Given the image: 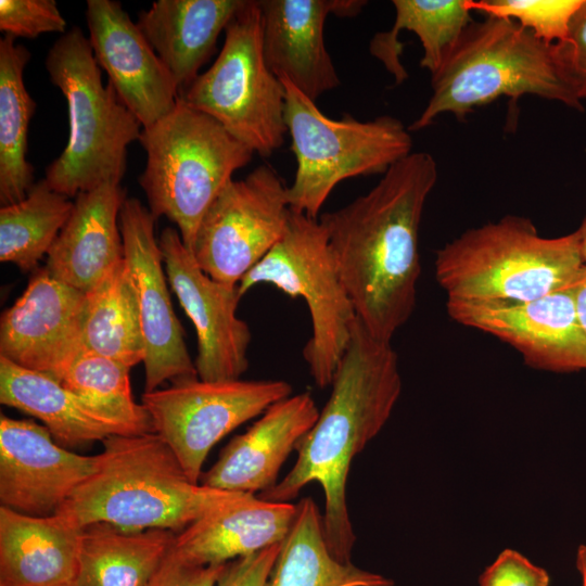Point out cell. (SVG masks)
<instances>
[{
	"instance_id": "obj_1",
	"label": "cell",
	"mask_w": 586,
	"mask_h": 586,
	"mask_svg": "<svg viewBox=\"0 0 586 586\" xmlns=\"http://www.w3.org/2000/svg\"><path fill=\"white\" fill-rule=\"evenodd\" d=\"M436 180L434 157L411 152L369 192L318 218L356 316L379 340L391 342L416 308L419 228Z\"/></svg>"
},
{
	"instance_id": "obj_2",
	"label": "cell",
	"mask_w": 586,
	"mask_h": 586,
	"mask_svg": "<svg viewBox=\"0 0 586 586\" xmlns=\"http://www.w3.org/2000/svg\"><path fill=\"white\" fill-rule=\"evenodd\" d=\"M331 385L328 402L295 448V464L257 497L290 502L308 483H319L327 547L336 560L351 563L356 540L346 500L351 463L385 425L402 392L391 342L374 337L357 318Z\"/></svg>"
},
{
	"instance_id": "obj_3",
	"label": "cell",
	"mask_w": 586,
	"mask_h": 586,
	"mask_svg": "<svg viewBox=\"0 0 586 586\" xmlns=\"http://www.w3.org/2000/svg\"><path fill=\"white\" fill-rule=\"evenodd\" d=\"M102 443L97 470L55 512L78 528L103 523L179 533L247 494L193 483L155 432L112 435Z\"/></svg>"
},
{
	"instance_id": "obj_4",
	"label": "cell",
	"mask_w": 586,
	"mask_h": 586,
	"mask_svg": "<svg viewBox=\"0 0 586 586\" xmlns=\"http://www.w3.org/2000/svg\"><path fill=\"white\" fill-rule=\"evenodd\" d=\"M585 263L577 230L545 238L526 217L468 229L436 253L435 277L455 301H532L565 289Z\"/></svg>"
},
{
	"instance_id": "obj_5",
	"label": "cell",
	"mask_w": 586,
	"mask_h": 586,
	"mask_svg": "<svg viewBox=\"0 0 586 586\" xmlns=\"http://www.w3.org/2000/svg\"><path fill=\"white\" fill-rule=\"evenodd\" d=\"M432 95L409 131L429 127L444 113L458 120L500 97L525 94L583 111L562 80L551 44L511 20L486 16L468 25L440 68L431 75Z\"/></svg>"
},
{
	"instance_id": "obj_6",
	"label": "cell",
	"mask_w": 586,
	"mask_h": 586,
	"mask_svg": "<svg viewBox=\"0 0 586 586\" xmlns=\"http://www.w3.org/2000/svg\"><path fill=\"white\" fill-rule=\"evenodd\" d=\"M46 69L66 100L69 136L63 152L47 167L44 180L69 199L107 181L120 182L128 146L139 140L142 125L113 86L103 85L89 39L79 27L53 43Z\"/></svg>"
},
{
	"instance_id": "obj_7",
	"label": "cell",
	"mask_w": 586,
	"mask_h": 586,
	"mask_svg": "<svg viewBox=\"0 0 586 586\" xmlns=\"http://www.w3.org/2000/svg\"><path fill=\"white\" fill-rule=\"evenodd\" d=\"M139 142L146 152L138 180L148 208L155 219L173 221L190 251L205 212L254 152L180 98L171 112L142 128Z\"/></svg>"
},
{
	"instance_id": "obj_8",
	"label": "cell",
	"mask_w": 586,
	"mask_h": 586,
	"mask_svg": "<svg viewBox=\"0 0 586 586\" xmlns=\"http://www.w3.org/2000/svg\"><path fill=\"white\" fill-rule=\"evenodd\" d=\"M284 119L296 158L294 180L288 187L293 212L318 219L332 190L343 180L384 174L409 155L412 138L396 117L361 122L349 114L334 119L286 78Z\"/></svg>"
},
{
	"instance_id": "obj_9",
	"label": "cell",
	"mask_w": 586,
	"mask_h": 586,
	"mask_svg": "<svg viewBox=\"0 0 586 586\" xmlns=\"http://www.w3.org/2000/svg\"><path fill=\"white\" fill-rule=\"evenodd\" d=\"M258 284L305 301L311 335L303 358L317 386L331 385L357 316L319 219L291 209L283 237L242 278L239 292L243 296Z\"/></svg>"
},
{
	"instance_id": "obj_10",
	"label": "cell",
	"mask_w": 586,
	"mask_h": 586,
	"mask_svg": "<svg viewBox=\"0 0 586 586\" xmlns=\"http://www.w3.org/2000/svg\"><path fill=\"white\" fill-rule=\"evenodd\" d=\"M179 98L215 118L263 157L283 144L285 90L264 59L258 0L244 1L225 29L224 46L213 65Z\"/></svg>"
},
{
	"instance_id": "obj_11",
	"label": "cell",
	"mask_w": 586,
	"mask_h": 586,
	"mask_svg": "<svg viewBox=\"0 0 586 586\" xmlns=\"http://www.w3.org/2000/svg\"><path fill=\"white\" fill-rule=\"evenodd\" d=\"M292 392L283 380L196 378L144 392L141 404L188 477L200 483L204 461L222 437Z\"/></svg>"
},
{
	"instance_id": "obj_12",
	"label": "cell",
	"mask_w": 586,
	"mask_h": 586,
	"mask_svg": "<svg viewBox=\"0 0 586 586\" xmlns=\"http://www.w3.org/2000/svg\"><path fill=\"white\" fill-rule=\"evenodd\" d=\"M290 214L288 187L271 167L258 166L212 202L190 252L211 278L238 285L283 237Z\"/></svg>"
},
{
	"instance_id": "obj_13",
	"label": "cell",
	"mask_w": 586,
	"mask_h": 586,
	"mask_svg": "<svg viewBox=\"0 0 586 586\" xmlns=\"http://www.w3.org/2000/svg\"><path fill=\"white\" fill-rule=\"evenodd\" d=\"M574 284L523 302L447 300L446 309L456 322L514 347L535 369L578 372L586 370V336L577 317Z\"/></svg>"
},
{
	"instance_id": "obj_14",
	"label": "cell",
	"mask_w": 586,
	"mask_h": 586,
	"mask_svg": "<svg viewBox=\"0 0 586 586\" xmlns=\"http://www.w3.org/2000/svg\"><path fill=\"white\" fill-rule=\"evenodd\" d=\"M158 244L169 285L196 331L198 377L205 381L241 379L250 365L252 333L237 316L242 297L239 286L205 273L177 229L165 228Z\"/></svg>"
},
{
	"instance_id": "obj_15",
	"label": "cell",
	"mask_w": 586,
	"mask_h": 586,
	"mask_svg": "<svg viewBox=\"0 0 586 586\" xmlns=\"http://www.w3.org/2000/svg\"><path fill=\"white\" fill-rule=\"evenodd\" d=\"M155 220L138 199L127 198L123 203L124 257L136 283L145 344L144 392L157 390L166 381L199 378L171 304Z\"/></svg>"
},
{
	"instance_id": "obj_16",
	"label": "cell",
	"mask_w": 586,
	"mask_h": 586,
	"mask_svg": "<svg viewBox=\"0 0 586 586\" xmlns=\"http://www.w3.org/2000/svg\"><path fill=\"white\" fill-rule=\"evenodd\" d=\"M85 305L86 293L38 269L1 315L0 356L61 382L82 353Z\"/></svg>"
},
{
	"instance_id": "obj_17",
	"label": "cell",
	"mask_w": 586,
	"mask_h": 586,
	"mask_svg": "<svg viewBox=\"0 0 586 586\" xmlns=\"http://www.w3.org/2000/svg\"><path fill=\"white\" fill-rule=\"evenodd\" d=\"M98 455L67 450L44 425L0 417V502L33 517H50L98 467Z\"/></svg>"
},
{
	"instance_id": "obj_18",
	"label": "cell",
	"mask_w": 586,
	"mask_h": 586,
	"mask_svg": "<svg viewBox=\"0 0 586 586\" xmlns=\"http://www.w3.org/2000/svg\"><path fill=\"white\" fill-rule=\"evenodd\" d=\"M86 18L98 65L142 128L171 112L179 88L120 2L88 0Z\"/></svg>"
},
{
	"instance_id": "obj_19",
	"label": "cell",
	"mask_w": 586,
	"mask_h": 586,
	"mask_svg": "<svg viewBox=\"0 0 586 586\" xmlns=\"http://www.w3.org/2000/svg\"><path fill=\"white\" fill-rule=\"evenodd\" d=\"M262 12L263 52L268 68L286 78L316 102L335 89L340 78L324 43L330 14L351 17L360 0H258Z\"/></svg>"
},
{
	"instance_id": "obj_20",
	"label": "cell",
	"mask_w": 586,
	"mask_h": 586,
	"mask_svg": "<svg viewBox=\"0 0 586 586\" xmlns=\"http://www.w3.org/2000/svg\"><path fill=\"white\" fill-rule=\"evenodd\" d=\"M319 409L304 392L270 406L243 434L234 436L200 483L220 491L259 494L277 483L279 471L311 429Z\"/></svg>"
},
{
	"instance_id": "obj_21",
	"label": "cell",
	"mask_w": 586,
	"mask_h": 586,
	"mask_svg": "<svg viewBox=\"0 0 586 586\" xmlns=\"http://www.w3.org/2000/svg\"><path fill=\"white\" fill-rule=\"evenodd\" d=\"M126 199L117 181L80 192L47 254V271L84 293L93 289L124 258L119 213Z\"/></svg>"
},
{
	"instance_id": "obj_22",
	"label": "cell",
	"mask_w": 586,
	"mask_h": 586,
	"mask_svg": "<svg viewBox=\"0 0 586 586\" xmlns=\"http://www.w3.org/2000/svg\"><path fill=\"white\" fill-rule=\"evenodd\" d=\"M82 528L0 506V586H74Z\"/></svg>"
},
{
	"instance_id": "obj_23",
	"label": "cell",
	"mask_w": 586,
	"mask_h": 586,
	"mask_svg": "<svg viewBox=\"0 0 586 586\" xmlns=\"http://www.w3.org/2000/svg\"><path fill=\"white\" fill-rule=\"evenodd\" d=\"M296 505L243 494L232 504L198 520L176 534L174 549L200 564H225L283 542Z\"/></svg>"
},
{
	"instance_id": "obj_24",
	"label": "cell",
	"mask_w": 586,
	"mask_h": 586,
	"mask_svg": "<svg viewBox=\"0 0 586 586\" xmlns=\"http://www.w3.org/2000/svg\"><path fill=\"white\" fill-rule=\"evenodd\" d=\"M245 0H158L138 26L175 79L179 92L200 75L217 39Z\"/></svg>"
},
{
	"instance_id": "obj_25",
	"label": "cell",
	"mask_w": 586,
	"mask_h": 586,
	"mask_svg": "<svg viewBox=\"0 0 586 586\" xmlns=\"http://www.w3.org/2000/svg\"><path fill=\"white\" fill-rule=\"evenodd\" d=\"M0 402L39 419L56 443L76 447L126 435L52 377L0 356Z\"/></svg>"
},
{
	"instance_id": "obj_26",
	"label": "cell",
	"mask_w": 586,
	"mask_h": 586,
	"mask_svg": "<svg viewBox=\"0 0 586 586\" xmlns=\"http://www.w3.org/2000/svg\"><path fill=\"white\" fill-rule=\"evenodd\" d=\"M82 353L103 356L128 368L144 361L138 293L125 257L86 293Z\"/></svg>"
},
{
	"instance_id": "obj_27",
	"label": "cell",
	"mask_w": 586,
	"mask_h": 586,
	"mask_svg": "<svg viewBox=\"0 0 586 586\" xmlns=\"http://www.w3.org/2000/svg\"><path fill=\"white\" fill-rule=\"evenodd\" d=\"M176 534L161 528L125 531L103 523L84 527L74 586H144Z\"/></svg>"
},
{
	"instance_id": "obj_28",
	"label": "cell",
	"mask_w": 586,
	"mask_h": 586,
	"mask_svg": "<svg viewBox=\"0 0 586 586\" xmlns=\"http://www.w3.org/2000/svg\"><path fill=\"white\" fill-rule=\"evenodd\" d=\"M265 586H394V582L336 560L327 547L322 514L310 497H304L296 504Z\"/></svg>"
},
{
	"instance_id": "obj_29",
	"label": "cell",
	"mask_w": 586,
	"mask_h": 586,
	"mask_svg": "<svg viewBox=\"0 0 586 586\" xmlns=\"http://www.w3.org/2000/svg\"><path fill=\"white\" fill-rule=\"evenodd\" d=\"M28 49L4 35L0 39V203L22 201L34 184L27 161V135L36 104L24 82Z\"/></svg>"
},
{
	"instance_id": "obj_30",
	"label": "cell",
	"mask_w": 586,
	"mask_h": 586,
	"mask_svg": "<svg viewBox=\"0 0 586 586\" xmlns=\"http://www.w3.org/2000/svg\"><path fill=\"white\" fill-rule=\"evenodd\" d=\"M395 21L390 31L375 34L370 52L382 61L397 84L408 74L399 60L402 30L419 38L423 54L420 66L433 75L454 49L468 25L473 21L467 0H393Z\"/></svg>"
},
{
	"instance_id": "obj_31",
	"label": "cell",
	"mask_w": 586,
	"mask_h": 586,
	"mask_svg": "<svg viewBox=\"0 0 586 586\" xmlns=\"http://www.w3.org/2000/svg\"><path fill=\"white\" fill-rule=\"evenodd\" d=\"M74 201L43 179L26 196L0 208V260L23 271L34 269L48 254L66 224Z\"/></svg>"
},
{
	"instance_id": "obj_32",
	"label": "cell",
	"mask_w": 586,
	"mask_h": 586,
	"mask_svg": "<svg viewBox=\"0 0 586 586\" xmlns=\"http://www.w3.org/2000/svg\"><path fill=\"white\" fill-rule=\"evenodd\" d=\"M129 370L113 359L81 353L60 383L126 435L154 432L146 409L133 399Z\"/></svg>"
},
{
	"instance_id": "obj_33",
	"label": "cell",
	"mask_w": 586,
	"mask_h": 586,
	"mask_svg": "<svg viewBox=\"0 0 586 586\" xmlns=\"http://www.w3.org/2000/svg\"><path fill=\"white\" fill-rule=\"evenodd\" d=\"M583 0H467L469 10L486 16L511 20L539 40H563Z\"/></svg>"
},
{
	"instance_id": "obj_34",
	"label": "cell",
	"mask_w": 586,
	"mask_h": 586,
	"mask_svg": "<svg viewBox=\"0 0 586 586\" xmlns=\"http://www.w3.org/2000/svg\"><path fill=\"white\" fill-rule=\"evenodd\" d=\"M0 29L14 38L29 39L67 31L66 21L54 0H0Z\"/></svg>"
},
{
	"instance_id": "obj_35",
	"label": "cell",
	"mask_w": 586,
	"mask_h": 586,
	"mask_svg": "<svg viewBox=\"0 0 586 586\" xmlns=\"http://www.w3.org/2000/svg\"><path fill=\"white\" fill-rule=\"evenodd\" d=\"M551 50L562 80L583 102L586 100V0L572 17L565 38L551 44Z\"/></svg>"
},
{
	"instance_id": "obj_36",
	"label": "cell",
	"mask_w": 586,
	"mask_h": 586,
	"mask_svg": "<svg viewBox=\"0 0 586 586\" xmlns=\"http://www.w3.org/2000/svg\"><path fill=\"white\" fill-rule=\"evenodd\" d=\"M547 571L522 553L505 549L479 577V586H549Z\"/></svg>"
},
{
	"instance_id": "obj_37",
	"label": "cell",
	"mask_w": 586,
	"mask_h": 586,
	"mask_svg": "<svg viewBox=\"0 0 586 586\" xmlns=\"http://www.w3.org/2000/svg\"><path fill=\"white\" fill-rule=\"evenodd\" d=\"M227 563L200 565L169 548L144 586H216Z\"/></svg>"
},
{
	"instance_id": "obj_38",
	"label": "cell",
	"mask_w": 586,
	"mask_h": 586,
	"mask_svg": "<svg viewBox=\"0 0 586 586\" xmlns=\"http://www.w3.org/2000/svg\"><path fill=\"white\" fill-rule=\"evenodd\" d=\"M281 543L227 563L216 586H265Z\"/></svg>"
},
{
	"instance_id": "obj_39",
	"label": "cell",
	"mask_w": 586,
	"mask_h": 586,
	"mask_svg": "<svg viewBox=\"0 0 586 586\" xmlns=\"http://www.w3.org/2000/svg\"><path fill=\"white\" fill-rule=\"evenodd\" d=\"M574 293L577 317L586 336V266L574 284Z\"/></svg>"
},
{
	"instance_id": "obj_40",
	"label": "cell",
	"mask_w": 586,
	"mask_h": 586,
	"mask_svg": "<svg viewBox=\"0 0 586 586\" xmlns=\"http://www.w3.org/2000/svg\"><path fill=\"white\" fill-rule=\"evenodd\" d=\"M576 568L582 577V586H586V545H581L577 548Z\"/></svg>"
},
{
	"instance_id": "obj_41",
	"label": "cell",
	"mask_w": 586,
	"mask_h": 586,
	"mask_svg": "<svg viewBox=\"0 0 586 586\" xmlns=\"http://www.w3.org/2000/svg\"><path fill=\"white\" fill-rule=\"evenodd\" d=\"M576 230H577L578 235H579L582 254H583L584 263H585V266H586V216L582 220V224H581L579 228L576 229Z\"/></svg>"
}]
</instances>
